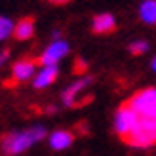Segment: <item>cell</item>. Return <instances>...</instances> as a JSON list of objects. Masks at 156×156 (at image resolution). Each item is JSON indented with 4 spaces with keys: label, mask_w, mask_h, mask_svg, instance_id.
<instances>
[{
    "label": "cell",
    "mask_w": 156,
    "mask_h": 156,
    "mask_svg": "<svg viewBox=\"0 0 156 156\" xmlns=\"http://www.w3.org/2000/svg\"><path fill=\"white\" fill-rule=\"evenodd\" d=\"M34 33V19L33 17H23L13 29V36L17 40H29Z\"/></svg>",
    "instance_id": "9"
},
{
    "label": "cell",
    "mask_w": 156,
    "mask_h": 156,
    "mask_svg": "<svg viewBox=\"0 0 156 156\" xmlns=\"http://www.w3.org/2000/svg\"><path fill=\"white\" fill-rule=\"evenodd\" d=\"M139 118H141V116H139L128 103H124L118 108V112H116V120H114V128H116V133L120 135V139L129 135V131L137 126Z\"/></svg>",
    "instance_id": "4"
},
{
    "label": "cell",
    "mask_w": 156,
    "mask_h": 156,
    "mask_svg": "<svg viewBox=\"0 0 156 156\" xmlns=\"http://www.w3.org/2000/svg\"><path fill=\"white\" fill-rule=\"evenodd\" d=\"M129 147H151L156 143V124L154 118H139L137 126L129 131V135L122 139Z\"/></svg>",
    "instance_id": "2"
},
{
    "label": "cell",
    "mask_w": 156,
    "mask_h": 156,
    "mask_svg": "<svg viewBox=\"0 0 156 156\" xmlns=\"http://www.w3.org/2000/svg\"><path fill=\"white\" fill-rule=\"evenodd\" d=\"M86 71H88V65H86V61H82L80 57H78L74 61V69H73V73L74 74H84Z\"/></svg>",
    "instance_id": "15"
},
{
    "label": "cell",
    "mask_w": 156,
    "mask_h": 156,
    "mask_svg": "<svg viewBox=\"0 0 156 156\" xmlns=\"http://www.w3.org/2000/svg\"><path fill=\"white\" fill-rule=\"evenodd\" d=\"M46 137V131L42 128H30L21 133H4L0 137V149L4 154H19L23 151H27L34 141H40Z\"/></svg>",
    "instance_id": "1"
},
{
    "label": "cell",
    "mask_w": 156,
    "mask_h": 156,
    "mask_svg": "<svg viewBox=\"0 0 156 156\" xmlns=\"http://www.w3.org/2000/svg\"><path fill=\"white\" fill-rule=\"evenodd\" d=\"M88 82H91V80H82V82H76V84H73L71 88H69L65 93H63V101H65V105H69V107H74V97L78 95V91H80L82 88Z\"/></svg>",
    "instance_id": "12"
},
{
    "label": "cell",
    "mask_w": 156,
    "mask_h": 156,
    "mask_svg": "<svg viewBox=\"0 0 156 156\" xmlns=\"http://www.w3.org/2000/svg\"><path fill=\"white\" fill-rule=\"evenodd\" d=\"M147 50H149V44H147V42H133V44H129V51L133 53V55H141V53H145Z\"/></svg>",
    "instance_id": "14"
},
{
    "label": "cell",
    "mask_w": 156,
    "mask_h": 156,
    "mask_svg": "<svg viewBox=\"0 0 156 156\" xmlns=\"http://www.w3.org/2000/svg\"><path fill=\"white\" fill-rule=\"evenodd\" d=\"M74 141V133L73 131H67V129H61V131H53L50 135V145L53 151H63L67 147H71Z\"/></svg>",
    "instance_id": "8"
},
{
    "label": "cell",
    "mask_w": 156,
    "mask_h": 156,
    "mask_svg": "<svg viewBox=\"0 0 156 156\" xmlns=\"http://www.w3.org/2000/svg\"><path fill=\"white\" fill-rule=\"evenodd\" d=\"M67 51H69L67 42H63V40H55L53 44L48 46V50H46L40 57L36 59V65H42V67H55L57 61L63 57V55H67Z\"/></svg>",
    "instance_id": "5"
},
{
    "label": "cell",
    "mask_w": 156,
    "mask_h": 156,
    "mask_svg": "<svg viewBox=\"0 0 156 156\" xmlns=\"http://www.w3.org/2000/svg\"><path fill=\"white\" fill-rule=\"evenodd\" d=\"M34 65H36V59H21L17 63L13 65L12 69V78L10 80H6V88H10V86H17L19 82L27 80V78L33 76L34 73Z\"/></svg>",
    "instance_id": "6"
},
{
    "label": "cell",
    "mask_w": 156,
    "mask_h": 156,
    "mask_svg": "<svg viewBox=\"0 0 156 156\" xmlns=\"http://www.w3.org/2000/svg\"><path fill=\"white\" fill-rule=\"evenodd\" d=\"M152 69H154V71H156V57L152 59Z\"/></svg>",
    "instance_id": "18"
},
{
    "label": "cell",
    "mask_w": 156,
    "mask_h": 156,
    "mask_svg": "<svg viewBox=\"0 0 156 156\" xmlns=\"http://www.w3.org/2000/svg\"><path fill=\"white\" fill-rule=\"evenodd\" d=\"M57 67H44L38 76L34 78V88H44V86H50L51 82L57 80Z\"/></svg>",
    "instance_id": "10"
},
{
    "label": "cell",
    "mask_w": 156,
    "mask_h": 156,
    "mask_svg": "<svg viewBox=\"0 0 156 156\" xmlns=\"http://www.w3.org/2000/svg\"><path fill=\"white\" fill-rule=\"evenodd\" d=\"M116 29V21L111 13H99L93 17V27L91 30L95 34H108Z\"/></svg>",
    "instance_id": "7"
},
{
    "label": "cell",
    "mask_w": 156,
    "mask_h": 156,
    "mask_svg": "<svg viewBox=\"0 0 156 156\" xmlns=\"http://www.w3.org/2000/svg\"><path fill=\"white\" fill-rule=\"evenodd\" d=\"M126 103L141 118H156V88H147V90L137 91Z\"/></svg>",
    "instance_id": "3"
},
{
    "label": "cell",
    "mask_w": 156,
    "mask_h": 156,
    "mask_svg": "<svg viewBox=\"0 0 156 156\" xmlns=\"http://www.w3.org/2000/svg\"><path fill=\"white\" fill-rule=\"evenodd\" d=\"M8 55H10V50H4L2 53H0V65H2V63H4V61L8 59Z\"/></svg>",
    "instance_id": "16"
},
{
    "label": "cell",
    "mask_w": 156,
    "mask_h": 156,
    "mask_svg": "<svg viewBox=\"0 0 156 156\" xmlns=\"http://www.w3.org/2000/svg\"><path fill=\"white\" fill-rule=\"evenodd\" d=\"M139 17L147 25H156V0H145L139 8Z\"/></svg>",
    "instance_id": "11"
},
{
    "label": "cell",
    "mask_w": 156,
    "mask_h": 156,
    "mask_svg": "<svg viewBox=\"0 0 156 156\" xmlns=\"http://www.w3.org/2000/svg\"><path fill=\"white\" fill-rule=\"evenodd\" d=\"M50 2H53V4H65V2H69V0H50Z\"/></svg>",
    "instance_id": "17"
},
{
    "label": "cell",
    "mask_w": 156,
    "mask_h": 156,
    "mask_svg": "<svg viewBox=\"0 0 156 156\" xmlns=\"http://www.w3.org/2000/svg\"><path fill=\"white\" fill-rule=\"evenodd\" d=\"M154 124H156V118H154Z\"/></svg>",
    "instance_id": "19"
},
{
    "label": "cell",
    "mask_w": 156,
    "mask_h": 156,
    "mask_svg": "<svg viewBox=\"0 0 156 156\" xmlns=\"http://www.w3.org/2000/svg\"><path fill=\"white\" fill-rule=\"evenodd\" d=\"M13 23L8 19V17H0V40L8 38L10 34H13Z\"/></svg>",
    "instance_id": "13"
}]
</instances>
